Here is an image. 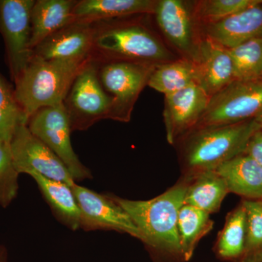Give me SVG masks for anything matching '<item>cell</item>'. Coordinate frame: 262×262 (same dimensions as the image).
Listing matches in <instances>:
<instances>
[{
    "label": "cell",
    "instance_id": "1",
    "mask_svg": "<svg viewBox=\"0 0 262 262\" xmlns=\"http://www.w3.org/2000/svg\"><path fill=\"white\" fill-rule=\"evenodd\" d=\"M189 181L181 177L163 194L148 201H131L108 194L123 208L140 231L155 262H185L178 234V216L184 204Z\"/></svg>",
    "mask_w": 262,
    "mask_h": 262
},
{
    "label": "cell",
    "instance_id": "2",
    "mask_svg": "<svg viewBox=\"0 0 262 262\" xmlns=\"http://www.w3.org/2000/svg\"><path fill=\"white\" fill-rule=\"evenodd\" d=\"M93 26L91 56L98 62L123 61L158 65L177 59L139 18L104 20Z\"/></svg>",
    "mask_w": 262,
    "mask_h": 262
},
{
    "label": "cell",
    "instance_id": "3",
    "mask_svg": "<svg viewBox=\"0 0 262 262\" xmlns=\"http://www.w3.org/2000/svg\"><path fill=\"white\" fill-rule=\"evenodd\" d=\"M259 128L253 118L232 125L191 130L177 142L179 143L182 177L190 179L213 171L234 157L244 154L250 138Z\"/></svg>",
    "mask_w": 262,
    "mask_h": 262
},
{
    "label": "cell",
    "instance_id": "4",
    "mask_svg": "<svg viewBox=\"0 0 262 262\" xmlns=\"http://www.w3.org/2000/svg\"><path fill=\"white\" fill-rule=\"evenodd\" d=\"M89 58L46 60L33 55L14 82L15 98L26 124L38 110L62 104L76 76Z\"/></svg>",
    "mask_w": 262,
    "mask_h": 262
},
{
    "label": "cell",
    "instance_id": "5",
    "mask_svg": "<svg viewBox=\"0 0 262 262\" xmlns=\"http://www.w3.org/2000/svg\"><path fill=\"white\" fill-rule=\"evenodd\" d=\"M113 102L98 79V62L91 56L62 103L72 132L89 130L98 122L108 119Z\"/></svg>",
    "mask_w": 262,
    "mask_h": 262
},
{
    "label": "cell",
    "instance_id": "6",
    "mask_svg": "<svg viewBox=\"0 0 262 262\" xmlns=\"http://www.w3.org/2000/svg\"><path fill=\"white\" fill-rule=\"evenodd\" d=\"M156 66L123 61L98 62V79L113 100L110 120L130 121L136 101Z\"/></svg>",
    "mask_w": 262,
    "mask_h": 262
},
{
    "label": "cell",
    "instance_id": "7",
    "mask_svg": "<svg viewBox=\"0 0 262 262\" xmlns=\"http://www.w3.org/2000/svg\"><path fill=\"white\" fill-rule=\"evenodd\" d=\"M261 110L262 78L234 80L210 98L206 111L194 129L246 121L254 118Z\"/></svg>",
    "mask_w": 262,
    "mask_h": 262
},
{
    "label": "cell",
    "instance_id": "8",
    "mask_svg": "<svg viewBox=\"0 0 262 262\" xmlns=\"http://www.w3.org/2000/svg\"><path fill=\"white\" fill-rule=\"evenodd\" d=\"M35 0H0V34L5 58L14 82L33 56L31 13Z\"/></svg>",
    "mask_w": 262,
    "mask_h": 262
},
{
    "label": "cell",
    "instance_id": "9",
    "mask_svg": "<svg viewBox=\"0 0 262 262\" xmlns=\"http://www.w3.org/2000/svg\"><path fill=\"white\" fill-rule=\"evenodd\" d=\"M27 125L63 162L74 180L93 178L91 172L81 163L72 147V127L63 104L38 110L29 119Z\"/></svg>",
    "mask_w": 262,
    "mask_h": 262
},
{
    "label": "cell",
    "instance_id": "10",
    "mask_svg": "<svg viewBox=\"0 0 262 262\" xmlns=\"http://www.w3.org/2000/svg\"><path fill=\"white\" fill-rule=\"evenodd\" d=\"M15 169L19 174L37 173L72 187L75 183L63 162L49 147L20 124L10 141Z\"/></svg>",
    "mask_w": 262,
    "mask_h": 262
},
{
    "label": "cell",
    "instance_id": "11",
    "mask_svg": "<svg viewBox=\"0 0 262 262\" xmlns=\"http://www.w3.org/2000/svg\"><path fill=\"white\" fill-rule=\"evenodd\" d=\"M165 37L181 58L195 62L202 37L192 3L182 0H158L153 14Z\"/></svg>",
    "mask_w": 262,
    "mask_h": 262
},
{
    "label": "cell",
    "instance_id": "12",
    "mask_svg": "<svg viewBox=\"0 0 262 262\" xmlns=\"http://www.w3.org/2000/svg\"><path fill=\"white\" fill-rule=\"evenodd\" d=\"M80 211V228L85 231L114 230L141 241L140 231L130 215L108 194H101L78 184L72 186Z\"/></svg>",
    "mask_w": 262,
    "mask_h": 262
},
{
    "label": "cell",
    "instance_id": "13",
    "mask_svg": "<svg viewBox=\"0 0 262 262\" xmlns=\"http://www.w3.org/2000/svg\"><path fill=\"white\" fill-rule=\"evenodd\" d=\"M210 98L198 84L165 96L163 119L169 144H175L196 127Z\"/></svg>",
    "mask_w": 262,
    "mask_h": 262
},
{
    "label": "cell",
    "instance_id": "14",
    "mask_svg": "<svg viewBox=\"0 0 262 262\" xmlns=\"http://www.w3.org/2000/svg\"><path fill=\"white\" fill-rule=\"evenodd\" d=\"M94 39L93 24L72 22L33 50V55L46 60H80L91 56Z\"/></svg>",
    "mask_w": 262,
    "mask_h": 262
},
{
    "label": "cell",
    "instance_id": "15",
    "mask_svg": "<svg viewBox=\"0 0 262 262\" xmlns=\"http://www.w3.org/2000/svg\"><path fill=\"white\" fill-rule=\"evenodd\" d=\"M200 27L203 36L228 50L262 38V3Z\"/></svg>",
    "mask_w": 262,
    "mask_h": 262
},
{
    "label": "cell",
    "instance_id": "16",
    "mask_svg": "<svg viewBox=\"0 0 262 262\" xmlns=\"http://www.w3.org/2000/svg\"><path fill=\"white\" fill-rule=\"evenodd\" d=\"M195 63L198 84L210 97L235 80L228 50L203 35Z\"/></svg>",
    "mask_w": 262,
    "mask_h": 262
},
{
    "label": "cell",
    "instance_id": "17",
    "mask_svg": "<svg viewBox=\"0 0 262 262\" xmlns=\"http://www.w3.org/2000/svg\"><path fill=\"white\" fill-rule=\"evenodd\" d=\"M156 4V0H79L72 15L75 21L94 24L153 15Z\"/></svg>",
    "mask_w": 262,
    "mask_h": 262
},
{
    "label": "cell",
    "instance_id": "18",
    "mask_svg": "<svg viewBox=\"0 0 262 262\" xmlns=\"http://www.w3.org/2000/svg\"><path fill=\"white\" fill-rule=\"evenodd\" d=\"M215 171L225 181L229 193L248 201H262V167L251 157H234Z\"/></svg>",
    "mask_w": 262,
    "mask_h": 262
},
{
    "label": "cell",
    "instance_id": "19",
    "mask_svg": "<svg viewBox=\"0 0 262 262\" xmlns=\"http://www.w3.org/2000/svg\"><path fill=\"white\" fill-rule=\"evenodd\" d=\"M77 0H35L31 13L32 49L46 38L75 22L73 12Z\"/></svg>",
    "mask_w": 262,
    "mask_h": 262
},
{
    "label": "cell",
    "instance_id": "20",
    "mask_svg": "<svg viewBox=\"0 0 262 262\" xmlns=\"http://www.w3.org/2000/svg\"><path fill=\"white\" fill-rule=\"evenodd\" d=\"M29 175L37 183L57 218L72 230L80 228V208L72 187L34 172Z\"/></svg>",
    "mask_w": 262,
    "mask_h": 262
},
{
    "label": "cell",
    "instance_id": "21",
    "mask_svg": "<svg viewBox=\"0 0 262 262\" xmlns=\"http://www.w3.org/2000/svg\"><path fill=\"white\" fill-rule=\"evenodd\" d=\"M247 211L244 201L226 217L225 225L215 243L217 257L227 262H241L244 256L247 234Z\"/></svg>",
    "mask_w": 262,
    "mask_h": 262
},
{
    "label": "cell",
    "instance_id": "22",
    "mask_svg": "<svg viewBox=\"0 0 262 262\" xmlns=\"http://www.w3.org/2000/svg\"><path fill=\"white\" fill-rule=\"evenodd\" d=\"M186 179L189 181V184L184 204L201 209L210 215L220 211L229 191L225 181L215 170L204 172Z\"/></svg>",
    "mask_w": 262,
    "mask_h": 262
},
{
    "label": "cell",
    "instance_id": "23",
    "mask_svg": "<svg viewBox=\"0 0 262 262\" xmlns=\"http://www.w3.org/2000/svg\"><path fill=\"white\" fill-rule=\"evenodd\" d=\"M198 71L195 62L179 58L157 65L150 76L147 85L167 96L198 84Z\"/></svg>",
    "mask_w": 262,
    "mask_h": 262
},
{
    "label": "cell",
    "instance_id": "24",
    "mask_svg": "<svg viewBox=\"0 0 262 262\" xmlns=\"http://www.w3.org/2000/svg\"><path fill=\"white\" fill-rule=\"evenodd\" d=\"M211 215L194 207L184 204L179 212V244L184 261L192 258L196 246L213 229Z\"/></svg>",
    "mask_w": 262,
    "mask_h": 262
},
{
    "label": "cell",
    "instance_id": "25",
    "mask_svg": "<svg viewBox=\"0 0 262 262\" xmlns=\"http://www.w3.org/2000/svg\"><path fill=\"white\" fill-rule=\"evenodd\" d=\"M228 51L233 63L235 80L262 78V38L251 39Z\"/></svg>",
    "mask_w": 262,
    "mask_h": 262
},
{
    "label": "cell",
    "instance_id": "26",
    "mask_svg": "<svg viewBox=\"0 0 262 262\" xmlns=\"http://www.w3.org/2000/svg\"><path fill=\"white\" fill-rule=\"evenodd\" d=\"M261 3L262 0H201L192 5L194 18L201 25L218 21Z\"/></svg>",
    "mask_w": 262,
    "mask_h": 262
},
{
    "label": "cell",
    "instance_id": "27",
    "mask_svg": "<svg viewBox=\"0 0 262 262\" xmlns=\"http://www.w3.org/2000/svg\"><path fill=\"white\" fill-rule=\"evenodd\" d=\"M20 124L26 121L15 98L14 87L0 73V138L10 143Z\"/></svg>",
    "mask_w": 262,
    "mask_h": 262
},
{
    "label": "cell",
    "instance_id": "28",
    "mask_svg": "<svg viewBox=\"0 0 262 262\" xmlns=\"http://www.w3.org/2000/svg\"><path fill=\"white\" fill-rule=\"evenodd\" d=\"M243 201L247 211L248 227L241 262H262V202Z\"/></svg>",
    "mask_w": 262,
    "mask_h": 262
},
{
    "label": "cell",
    "instance_id": "29",
    "mask_svg": "<svg viewBox=\"0 0 262 262\" xmlns=\"http://www.w3.org/2000/svg\"><path fill=\"white\" fill-rule=\"evenodd\" d=\"M18 176L10 143L0 138V206L3 208L9 206L18 194Z\"/></svg>",
    "mask_w": 262,
    "mask_h": 262
},
{
    "label": "cell",
    "instance_id": "30",
    "mask_svg": "<svg viewBox=\"0 0 262 262\" xmlns=\"http://www.w3.org/2000/svg\"><path fill=\"white\" fill-rule=\"evenodd\" d=\"M244 154L251 157L262 167V130H256L250 138Z\"/></svg>",
    "mask_w": 262,
    "mask_h": 262
},
{
    "label": "cell",
    "instance_id": "31",
    "mask_svg": "<svg viewBox=\"0 0 262 262\" xmlns=\"http://www.w3.org/2000/svg\"><path fill=\"white\" fill-rule=\"evenodd\" d=\"M0 262H7V251L3 246H0Z\"/></svg>",
    "mask_w": 262,
    "mask_h": 262
},
{
    "label": "cell",
    "instance_id": "32",
    "mask_svg": "<svg viewBox=\"0 0 262 262\" xmlns=\"http://www.w3.org/2000/svg\"><path fill=\"white\" fill-rule=\"evenodd\" d=\"M255 120L259 125L260 128L262 130V110L259 112V113L254 117Z\"/></svg>",
    "mask_w": 262,
    "mask_h": 262
},
{
    "label": "cell",
    "instance_id": "33",
    "mask_svg": "<svg viewBox=\"0 0 262 262\" xmlns=\"http://www.w3.org/2000/svg\"><path fill=\"white\" fill-rule=\"evenodd\" d=\"M261 202H262V201H261Z\"/></svg>",
    "mask_w": 262,
    "mask_h": 262
}]
</instances>
